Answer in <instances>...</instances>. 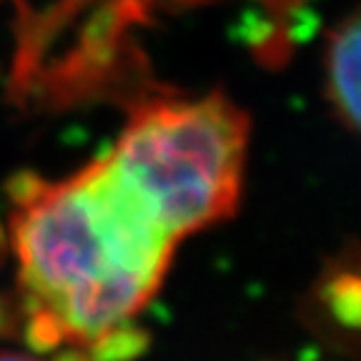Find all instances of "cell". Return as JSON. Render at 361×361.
Wrapping results in <instances>:
<instances>
[{"mask_svg": "<svg viewBox=\"0 0 361 361\" xmlns=\"http://www.w3.org/2000/svg\"><path fill=\"white\" fill-rule=\"evenodd\" d=\"M11 241L25 309L51 311L75 346L130 322L158 291L176 246L108 156L20 206Z\"/></svg>", "mask_w": 361, "mask_h": 361, "instance_id": "cell-1", "label": "cell"}, {"mask_svg": "<svg viewBox=\"0 0 361 361\" xmlns=\"http://www.w3.org/2000/svg\"><path fill=\"white\" fill-rule=\"evenodd\" d=\"M246 146V113L224 93L153 98L133 111L108 161L178 241L233 216Z\"/></svg>", "mask_w": 361, "mask_h": 361, "instance_id": "cell-2", "label": "cell"}, {"mask_svg": "<svg viewBox=\"0 0 361 361\" xmlns=\"http://www.w3.org/2000/svg\"><path fill=\"white\" fill-rule=\"evenodd\" d=\"M324 75H326V98L336 111L338 121L349 130L359 128V63H361V20L351 11L336 28L329 33L324 53Z\"/></svg>", "mask_w": 361, "mask_h": 361, "instance_id": "cell-3", "label": "cell"}, {"mask_svg": "<svg viewBox=\"0 0 361 361\" xmlns=\"http://www.w3.org/2000/svg\"><path fill=\"white\" fill-rule=\"evenodd\" d=\"M148 346H151V336L146 329L121 322L98 334L83 349L88 351L90 361H138L148 351Z\"/></svg>", "mask_w": 361, "mask_h": 361, "instance_id": "cell-4", "label": "cell"}, {"mask_svg": "<svg viewBox=\"0 0 361 361\" xmlns=\"http://www.w3.org/2000/svg\"><path fill=\"white\" fill-rule=\"evenodd\" d=\"M324 304L334 322L344 329L359 326L361 316V281L354 271H338L324 286Z\"/></svg>", "mask_w": 361, "mask_h": 361, "instance_id": "cell-5", "label": "cell"}, {"mask_svg": "<svg viewBox=\"0 0 361 361\" xmlns=\"http://www.w3.org/2000/svg\"><path fill=\"white\" fill-rule=\"evenodd\" d=\"M28 311V322L23 326V336L28 341L33 351H53L66 341V331H63L61 322L51 311L45 309H25Z\"/></svg>", "mask_w": 361, "mask_h": 361, "instance_id": "cell-6", "label": "cell"}, {"mask_svg": "<svg viewBox=\"0 0 361 361\" xmlns=\"http://www.w3.org/2000/svg\"><path fill=\"white\" fill-rule=\"evenodd\" d=\"M48 186L43 178H38L35 173H20L8 183V193H11L13 203H16L18 209L25 206V203L35 201V198L43 193V188Z\"/></svg>", "mask_w": 361, "mask_h": 361, "instance_id": "cell-7", "label": "cell"}, {"mask_svg": "<svg viewBox=\"0 0 361 361\" xmlns=\"http://www.w3.org/2000/svg\"><path fill=\"white\" fill-rule=\"evenodd\" d=\"M18 324H20V306L13 299L0 296V336L16 334Z\"/></svg>", "mask_w": 361, "mask_h": 361, "instance_id": "cell-8", "label": "cell"}, {"mask_svg": "<svg viewBox=\"0 0 361 361\" xmlns=\"http://www.w3.org/2000/svg\"><path fill=\"white\" fill-rule=\"evenodd\" d=\"M53 361H90L88 359V351L83 346H71V349L61 351Z\"/></svg>", "mask_w": 361, "mask_h": 361, "instance_id": "cell-9", "label": "cell"}, {"mask_svg": "<svg viewBox=\"0 0 361 361\" xmlns=\"http://www.w3.org/2000/svg\"><path fill=\"white\" fill-rule=\"evenodd\" d=\"M0 361H35L25 354H16V351H0Z\"/></svg>", "mask_w": 361, "mask_h": 361, "instance_id": "cell-10", "label": "cell"}, {"mask_svg": "<svg viewBox=\"0 0 361 361\" xmlns=\"http://www.w3.org/2000/svg\"><path fill=\"white\" fill-rule=\"evenodd\" d=\"M0 241H3V228H0Z\"/></svg>", "mask_w": 361, "mask_h": 361, "instance_id": "cell-11", "label": "cell"}]
</instances>
